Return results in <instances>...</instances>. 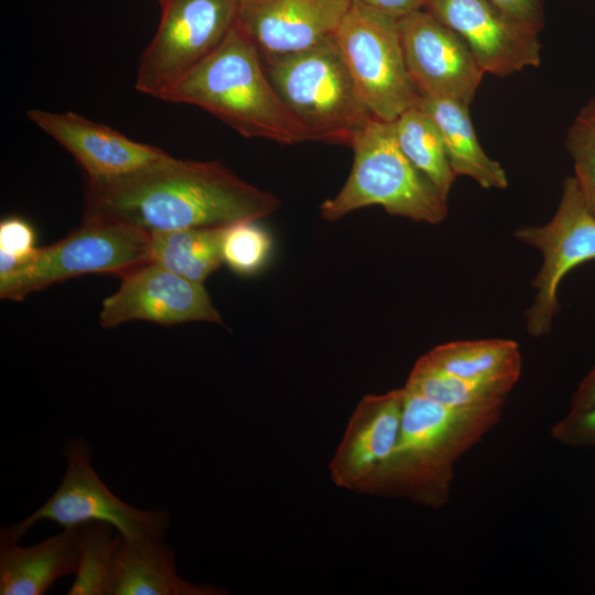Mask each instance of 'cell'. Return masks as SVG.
<instances>
[{
	"label": "cell",
	"instance_id": "cell-1",
	"mask_svg": "<svg viewBox=\"0 0 595 595\" xmlns=\"http://www.w3.org/2000/svg\"><path fill=\"white\" fill-rule=\"evenodd\" d=\"M279 206L275 195L241 180L219 161L180 160L166 154L121 176L87 178L84 218L151 232L255 221Z\"/></svg>",
	"mask_w": 595,
	"mask_h": 595
},
{
	"label": "cell",
	"instance_id": "cell-2",
	"mask_svg": "<svg viewBox=\"0 0 595 595\" xmlns=\"http://www.w3.org/2000/svg\"><path fill=\"white\" fill-rule=\"evenodd\" d=\"M404 391L399 439L380 494L439 509L450 500L455 464L497 426L505 403L450 407Z\"/></svg>",
	"mask_w": 595,
	"mask_h": 595
},
{
	"label": "cell",
	"instance_id": "cell-3",
	"mask_svg": "<svg viewBox=\"0 0 595 595\" xmlns=\"http://www.w3.org/2000/svg\"><path fill=\"white\" fill-rule=\"evenodd\" d=\"M165 101L197 106L246 138L283 144L309 141L238 21L217 48L174 86Z\"/></svg>",
	"mask_w": 595,
	"mask_h": 595
},
{
	"label": "cell",
	"instance_id": "cell-4",
	"mask_svg": "<svg viewBox=\"0 0 595 595\" xmlns=\"http://www.w3.org/2000/svg\"><path fill=\"white\" fill-rule=\"evenodd\" d=\"M351 171L343 187L321 205L324 219L335 221L370 205L391 215L439 224L447 216V199L405 156L393 123L369 118L355 133Z\"/></svg>",
	"mask_w": 595,
	"mask_h": 595
},
{
	"label": "cell",
	"instance_id": "cell-5",
	"mask_svg": "<svg viewBox=\"0 0 595 595\" xmlns=\"http://www.w3.org/2000/svg\"><path fill=\"white\" fill-rule=\"evenodd\" d=\"M278 95L309 141L350 145L372 116L331 36L306 50L262 58Z\"/></svg>",
	"mask_w": 595,
	"mask_h": 595
},
{
	"label": "cell",
	"instance_id": "cell-6",
	"mask_svg": "<svg viewBox=\"0 0 595 595\" xmlns=\"http://www.w3.org/2000/svg\"><path fill=\"white\" fill-rule=\"evenodd\" d=\"M150 232L130 225L95 218L57 242L36 248L10 273L0 275V298L22 301L54 283L87 273L120 277L150 260Z\"/></svg>",
	"mask_w": 595,
	"mask_h": 595
},
{
	"label": "cell",
	"instance_id": "cell-7",
	"mask_svg": "<svg viewBox=\"0 0 595 595\" xmlns=\"http://www.w3.org/2000/svg\"><path fill=\"white\" fill-rule=\"evenodd\" d=\"M334 40L369 113L392 122L416 106L404 61L398 19L354 1Z\"/></svg>",
	"mask_w": 595,
	"mask_h": 595
},
{
	"label": "cell",
	"instance_id": "cell-8",
	"mask_svg": "<svg viewBox=\"0 0 595 595\" xmlns=\"http://www.w3.org/2000/svg\"><path fill=\"white\" fill-rule=\"evenodd\" d=\"M62 454L66 469L56 490L29 517L8 527L17 540L42 520L63 528L107 522L126 540L165 538L171 527V512L163 508L140 509L117 497L96 473L91 450L84 439H68Z\"/></svg>",
	"mask_w": 595,
	"mask_h": 595
},
{
	"label": "cell",
	"instance_id": "cell-9",
	"mask_svg": "<svg viewBox=\"0 0 595 595\" xmlns=\"http://www.w3.org/2000/svg\"><path fill=\"white\" fill-rule=\"evenodd\" d=\"M156 32L138 64L136 89L166 100L174 86L224 41L240 0H159Z\"/></svg>",
	"mask_w": 595,
	"mask_h": 595
},
{
	"label": "cell",
	"instance_id": "cell-10",
	"mask_svg": "<svg viewBox=\"0 0 595 595\" xmlns=\"http://www.w3.org/2000/svg\"><path fill=\"white\" fill-rule=\"evenodd\" d=\"M519 241L541 251L543 261L532 280L534 301L526 312L529 335L541 337L551 331L559 311L558 290L575 267L595 259V215L575 177H566L559 207L543 226H522L515 231Z\"/></svg>",
	"mask_w": 595,
	"mask_h": 595
},
{
	"label": "cell",
	"instance_id": "cell-11",
	"mask_svg": "<svg viewBox=\"0 0 595 595\" xmlns=\"http://www.w3.org/2000/svg\"><path fill=\"white\" fill-rule=\"evenodd\" d=\"M120 278L119 289L102 301L101 327L112 328L130 321L160 325L187 322L223 324L203 283L177 275L151 260Z\"/></svg>",
	"mask_w": 595,
	"mask_h": 595
},
{
	"label": "cell",
	"instance_id": "cell-12",
	"mask_svg": "<svg viewBox=\"0 0 595 595\" xmlns=\"http://www.w3.org/2000/svg\"><path fill=\"white\" fill-rule=\"evenodd\" d=\"M409 76L422 96L469 104L485 72L467 43L424 9L398 19Z\"/></svg>",
	"mask_w": 595,
	"mask_h": 595
},
{
	"label": "cell",
	"instance_id": "cell-13",
	"mask_svg": "<svg viewBox=\"0 0 595 595\" xmlns=\"http://www.w3.org/2000/svg\"><path fill=\"white\" fill-rule=\"evenodd\" d=\"M404 399V388H400L359 401L329 465L337 486L380 495L398 443Z\"/></svg>",
	"mask_w": 595,
	"mask_h": 595
},
{
	"label": "cell",
	"instance_id": "cell-14",
	"mask_svg": "<svg viewBox=\"0 0 595 595\" xmlns=\"http://www.w3.org/2000/svg\"><path fill=\"white\" fill-rule=\"evenodd\" d=\"M423 9L456 32L485 73L507 76L539 66V30L487 0H425Z\"/></svg>",
	"mask_w": 595,
	"mask_h": 595
},
{
	"label": "cell",
	"instance_id": "cell-15",
	"mask_svg": "<svg viewBox=\"0 0 595 595\" xmlns=\"http://www.w3.org/2000/svg\"><path fill=\"white\" fill-rule=\"evenodd\" d=\"M354 0H240L238 23L262 58L300 52L334 35Z\"/></svg>",
	"mask_w": 595,
	"mask_h": 595
},
{
	"label": "cell",
	"instance_id": "cell-16",
	"mask_svg": "<svg viewBox=\"0 0 595 595\" xmlns=\"http://www.w3.org/2000/svg\"><path fill=\"white\" fill-rule=\"evenodd\" d=\"M28 118L76 159L88 180L121 176L167 154L72 111L30 109Z\"/></svg>",
	"mask_w": 595,
	"mask_h": 595
},
{
	"label": "cell",
	"instance_id": "cell-17",
	"mask_svg": "<svg viewBox=\"0 0 595 595\" xmlns=\"http://www.w3.org/2000/svg\"><path fill=\"white\" fill-rule=\"evenodd\" d=\"M79 561L78 528L30 545H19L8 527L0 530V594L42 595L57 580L75 575Z\"/></svg>",
	"mask_w": 595,
	"mask_h": 595
},
{
	"label": "cell",
	"instance_id": "cell-18",
	"mask_svg": "<svg viewBox=\"0 0 595 595\" xmlns=\"http://www.w3.org/2000/svg\"><path fill=\"white\" fill-rule=\"evenodd\" d=\"M175 552L164 539L126 540L117 553L108 595H220L227 592L190 582L176 570Z\"/></svg>",
	"mask_w": 595,
	"mask_h": 595
},
{
	"label": "cell",
	"instance_id": "cell-19",
	"mask_svg": "<svg viewBox=\"0 0 595 595\" xmlns=\"http://www.w3.org/2000/svg\"><path fill=\"white\" fill-rule=\"evenodd\" d=\"M416 106L439 127L456 175L468 176L484 188L507 187L505 170L486 154L478 142L467 104L448 97L419 95Z\"/></svg>",
	"mask_w": 595,
	"mask_h": 595
},
{
	"label": "cell",
	"instance_id": "cell-20",
	"mask_svg": "<svg viewBox=\"0 0 595 595\" xmlns=\"http://www.w3.org/2000/svg\"><path fill=\"white\" fill-rule=\"evenodd\" d=\"M425 358L437 368L475 380L516 379L521 374V353L512 339L458 340L439 345Z\"/></svg>",
	"mask_w": 595,
	"mask_h": 595
},
{
	"label": "cell",
	"instance_id": "cell-21",
	"mask_svg": "<svg viewBox=\"0 0 595 595\" xmlns=\"http://www.w3.org/2000/svg\"><path fill=\"white\" fill-rule=\"evenodd\" d=\"M225 227L150 232V260L187 280L203 283L220 267Z\"/></svg>",
	"mask_w": 595,
	"mask_h": 595
},
{
	"label": "cell",
	"instance_id": "cell-22",
	"mask_svg": "<svg viewBox=\"0 0 595 595\" xmlns=\"http://www.w3.org/2000/svg\"><path fill=\"white\" fill-rule=\"evenodd\" d=\"M518 380H475L448 374L423 355L413 366L404 388L450 407H485L505 403Z\"/></svg>",
	"mask_w": 595,
	"mask_h": 595
},
{
	"label": "cell",
	"instance_id": "cell-23",
	"mask_svg": "<svg viewBox=\"0 0 595 595\" xmlns=\"http://www.w3.org/2000/svg\"><path fill=\"white\" fill-rule=\"evenodd\" d=\"M393 123L396 139L410 162L447 199L455 177L435 121L419 106L401 113Z\"/></svg>",
	"mask_w": 595,
	"mask_h": 595
},
{
	"label": "cell",
	"instance_id": "cell-24",
	"mask_svg": "<svg viewBox=\"0 0 595 595\" xmlns=\"http://www.w3.org/2000/svg\"><path fill=\"white\" fill-rule=\"evenodd\" d=\"M78 528L79 561L68 595H108L112 566L123 537L107 522Z\"/></svg>",
	"mask_w": 595,
	"mask_h": 595
},
{
	"label": "cell",
	"instance_id": "cell-25",
	"mask_svg": "<svg viewBox=\"0 0 595 595\" xmlns=\"http://www.w3.org/2000/svg\"><path fill=\"white\" fill-rule=\"evenodd\" d=\"M272 239L253 220L225 227L221 239L223 261L236 273L252 275L268 263Z\"/></svg>",
	"mask_w": 595,
	"mask_h": 595
},
{
	"label": "cell",
	"instance_id": "cell-26",
	"mask_svg": "<svg viewBox=\"0 0 595 595\" xmlns=\"http://www.w3.org/2000/svg\"><path fill=\"white\" fill-rule=\"evenodd\" d=\"M574 161L575 178L595 215V99L577 115L566 138Z\"/></svg>",
	"mask_w": 595,
	"mask_h": 595
},
{
	"label": "cell",
	"instance_id": "cell-27",
	"mask_svg": "<svg viewBox=\"0 0 595 595\" xmlns=\"http://www.w3.org/2000/svg\"><path fill=\"white\" fill-rule=\"evenodd\" d=\"M34 234L21 218L10 217L0 224V275L15 270L34 252Z\"/></svg>",
	"mask_w": 595,
	"mask_h": 595
},
{
	"label": "cell",
	"instance_id": "cell-28",
	"mask_svg": "<svg viewBox=\"0 0 595 595\" xmlns=\"http://www.w3.org/2000/svg\"><path fill=\"white\" fill-rule=\"evenodd\" d=\"M556 442L570 446H595V407L569 413L551 428Z\"/></svg>",
	"mask_w": 595,
	"mask_h": 595
},
{
	"label": "cell",
	"instance_id": "cell-29",
	"mask_svg": "<svg viewBox=\"0 0 595 595\" xmlns=\"http://www.w3.org/2000/svg\"><path fill=\"white\" fill-rule=\"evenodd\" d=\"M509 17L538 30L542 26L540 0H487Z\"/></svg>",
	"mask_w": 595,
	"mask_h": 595
},
{
	"label": "cell",
	"instance_id": "cell-30",
	"mask_svg": "<svg viewBox=\"0 0 595 595\" xmlns=\"http://www.w3.org/2000/svg\"><path fill=\"white\" fill-rule=\"evenodd\" d=\"M394 19L421 10L425 0H354Z\"/></svg>",
	"mask_w": 595,
	"mask_h": 595
},
{
	"label": "cell",
	"instance_id": "cell-31",
	"mask_svg": "<svg viewBox=\"0 0 595 595\" xmlns=\"http://www.w3.org/2000/svg\"><path fill=\"white\" fill-rule=\"evenodd\" d=\"M595 407V365L575 390L570 411H582Z\"/></svg>",
	"mask_w": 595,
	"mask_h": 595
}]
</instances>
